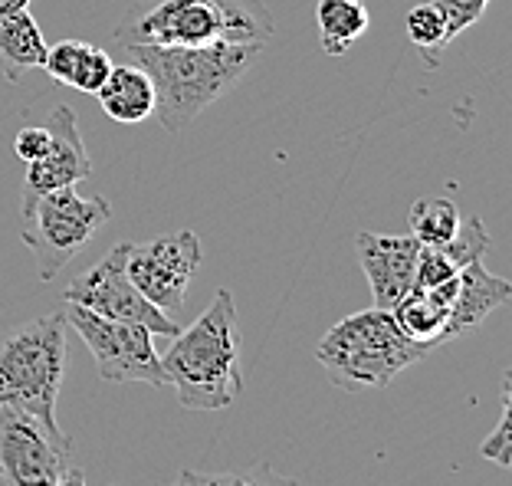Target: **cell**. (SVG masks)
Here are the masks:
<instances>
[{
	"label": "cell",
	"mask_w": 512,
	"mask_h": 486,
	"mask_svg": "<svg viewBox=\"0 0 512 486\" xmlns=\"http://www.w3.org/2000/svg\"><path fill=\"white\" fill-rule=\"evenodd\" d=\"M128 63L145 69L155 86V112L151 119L171 135L184 132L188 125L211 109L237 79L260 60L263 46L256 43H204V46H151L132 43L125 46Z\"/></svg>",
	"instance_id": "6da1fadb"
},
{
	"label": "cell",
	"mask_w": 512,
	"mask_h": 486,
	"mask_svg": "<svg viewBox=\"0 0 512 486\" xmlns=\"http://www.w3.org/2000/svg\"><path fill=\"white\" fill-rule=\"evenodd\" d=\"M161 368L188 411H224L243 395L240 329L230 289H217L201 319L174 335L171 349L161 355Z\"/></svg>",
	"instance_id": "7a4b0ae2"
},
{
	"label": "cell",
	"mask_w": 512,
	"mask_h": 486,
	"mask_svg": "<svg viewBox=\"0 0 512 486\" xmlns=\"http://www.w3.org/2000/svg\"><path fill=\"white\" fill-rule=\"evenodd\" d=\"M273 33L276 20L263 0H161L119 23L115 43L204 46L224 40L266 46Z\"/></svg>",
	"instance_id": "3957f363"
},
{
	"label": "cell",
	"mask_w": 512,
	"mask_h": 486,
	"mask_svg": "<svg viewBox=\"0 0 512 486\" xmlns=\"http://www.w3.org/2000/svg\"><path fill=\"white\" fill-rule=\"evenodd\" d=\"M424 355L427 349L407 342L391 312L378 306L335 322L316 345V362L342 391L388 388L407 365L421 362Z\"/></svg>",
	"instance_id": "277c9868"
},
{
	"label": "cell",
	"mask_w": 512,
	"mask_h": 486,
	"mask_svg": "<svg viewBox=\"0 0 512 486\" xmlns=\"http://www.w3.org/2000/svg\"><path fill=\"white\" fill-rule=\"evenodd\" d=\"M66 319L63 312L30 319L0 339V404L56 424V398L66 378Z\"/></svg>",
	"instance_id": "5b68a950"
},
{
	"label": "cell",
	"mask_w": 512,
	"mask_h": 486,
	"mask_svg": "<svg viewBox=\"0 0 512 486\" xmlns=\"http://www.w3.org/2000/svg\"><path fill=\"white\" fill-rule=\"evenodd\" d=\"M112 207L106 198H83L76 184L56 188L33 201L30 211H23L20 237L37 260L40 280H56L69 260L96 237L102 224H109Z\"/></svg>",
	"instance_id": "8992f818"
},
{
	"label": "cell",
	"mask_w": 512,
	"mask_h": 486,
	"mask_svg": "<svg viewBox=\"0 0 512 486\" xmlns=\"http://www.w3.org/2000/svg\"><path fill=\"white\" fill-rule=\"evenodd\" d=\"M63 319L79 332V339L86 342L92 362L99 368L102 381H145V385H168V375L161 368V355L151 345V332L132 322H115L99 316L86 306L66 303Z\"/></svg>",
	"instance_id": "52a82bcc"
},
{
	"label": "cell",
	"mask_w": 512,
	"mask_h": 486,
	"mask_svg": "<svg viewBox=\"0 0 512 486\" xmlns=\"http://www.w3.org/2000/svg\"><path fill=\"white\" fill-rule=\"evenodd\" d=\"M73 437L60 424L0 404V486H56L69 470Z\"/></svg>",
	"instance_id": "ba28073f"
},
{
	"label": "cell",
	"mask_w": 512,
	"mask_h": 486,
	"mask_svg": "<svg viewBox=\"0 0 512 486\" xmlns=\"http://www.w3.org/2000/svg\"><path fill=\"white\" fill-rule=\"evenodd\" d=\"M201 257V237L194 230H174L148 243H128L125 270L138 293L174 319L188 303V286Z\"/></svg>",
	"instance_id": "9c48e42d"
},
{
	"label": "cell",
	"mask_w": 512,
	"mask_h": 486,
	"mask_svg": "<svg viewBox=\"0 0 512 486\" xmlns=\"http://www.w3.org/2000/svg\"><path fill=\"white\" fill-rule=\"evenodd\" d=\"M125 250L128 243H115L89 273L76 276L66 289V303L86 306L115 322H132V326H142L151 335H168V339H174L178 335V322L165 316L158 306H151L135 289L132 276L125 270Z\"/></svg>",
	"instance_id": "30bf717a"
},
{
	"label": "cell",
	"mask_w": 512,
	"mask_h": 486,
	"mask_svg": "<svg viewBox=\"0 0 512 486\" xmlns=\"http://www.w3.org/2000/svg\"><path fill=\"white\" fill-rule=\"evenodd\" d=\"M43 125L50 129V148L37 161H30L27 171H23L20 214L30 211L33 201H40L43 194L92 178V161L83 145V135H79L76 112L69 106H56Z\"/></svg>",
	"instance_id": "8fae6325"
},
{
	"label": "cell",
	"mask_w": 512,
	"mask_h": 486,
	"mask_svg": "<svg viewBox=\"0 0 512 486\" xmlns=\"http://www.w3.org/2000/svg\"><path fill=\"white\" fill-rule=\"evenodd\" d=\"M355 250H358V260H362V270L368 276L375 306L391 312L414 289L421 243H417L411 234L381 237V234H368V230H362V234L355 237Z\"/></svg>",
	"instance_id": "7c38bea8"
},
{
	"label": "cell",
	"mask_w": 512,
	"mask_h": 486,
	"mask_svg": "<svg viewBox=\"0 0 512 486\" xmlns=\"http://www.w3.org/2000/svg\"><path fill=\"white\" fill-rule=\"evenodd\" d=\"M512 296V283L486 270L483 263H467L457 273V286L450 296V312H447V339L467 332L473 326L496 312L499 306H506Z\"/></svg>",
	"instance_id": "4fadbf2b"
},
{
	"label": "cell",
	"mask_w": 512,
	"mask_h": 486,
	"mask_svg": "<svg viewBox=\"0 0 512 486\" xmlns=\"http://www.w3.org/2000/svg\"><path fill=\"white\" fill-rule=\"evenodd\" d=\"M457 286V276L434 289L414 286L398 306L391 309L394 326L401 329L407 342L421 345V349H437L440 342H447V312H450V296Z\"/></svg>",
	"instance_id": "5bb4252c"
},
{
	"label": "cell",
	"mask_w": 512,
	"mask_h": 486,
	"mask_svg": "<svg viewBox=\"0 0 512 486\" xmlns=\"http://www.w3.org/2000/svg\"><path fill=\"white\" fill-rule=\"evenodd\" d=\"M96 96L102 112L122 125H138L155 112V86L145 76V69H138L135 63L112 66L109 79L96 89Z\"/></svg>",
	"instance_id": "9a60e30c"
},
{
	"label": "cell",
	"mask_w": 512,
	"mask_h": 486,
	"mask_svg": "<svg viewBox=\"0 0 512 486\" xmlns=\"http://www.w3.org/2000/svg\"><path fill=\"white\" fill-rule=\"evenodd\" d=\"M43 60H46V40L30 10H17L10 17H0V76L7 83H20L30 69H40Z\"/></svg>",
	"instance_id": "2e32d148"
},
{
	"label": "cell",
	"mask_w": 512,
	"mask_h": 486,
	"mask_svg": "<svg viewBox=\"0 0 512 486\" xmlns=\"http://www.w3.org/2000/svg\"><path fill=\"white\" fill-rule=\"evenodd\" d=\"M319 43L329 56H342L362 40L371 27V14L362 0H319L316 4Z\"/></svg>",
	"instance_id": "e0dca14e"
},
{
	"label": "cell",
	"mask_w": 512,
	"mask_h": 486,
	"mask_svg": "<svg viewBox=\"0 0 512 486\" xmlns=\"http://www.w3.org/2000/svg\"><path fill=\"white\" fill-rule=\"evenodd\" d=\"M407 224L421 247H444L460 224V211L450 198H421L407 211Z\"/></svg>",
	"instance_id": "ac0fdd59"
},
{
	"label": "cell",
	"mask_w": 512,
	"mask_h": 486,
	"mask_svg": "<svg viewBox=\"0 0 512 486\" xmlns=\"http://www.w3.org/2000/svg\"><path fill=\"white\" fill-rule=\"evenodd\" d=\"M407 27V40H411L417 50L424 53L427 66H437L440 63V53L447 50V23H444V14L434 7V0L430 4H421L414 7L411 14L404 20Z\"/></svg>",
	"instance_id": "d6986e66"
},
{
	"label": "cell",
	"mask_w": 512,
	"mask_h": 486,
	"mask_svg": "<svg viewBox=\"0 0 512 486\" xmlns=\"http://www.w3.org/2000/svg\"><path fill=\"white\" fill-rule=\"evenodd\" d=\"M168 486H306L302 480L283 477L270 464H256L243 473H197V470H181L178 480Z\"/></svg>",
	"instance_id": "ffe728a7"
},
{
	"label": "cell",
	"mask_w": 512,
	"mask_h": 486,
	"mask_svg": "<svg viewBox=\"0 0 512 486\" xmlns=\"http://www.w3.org/2000/svg\"><path fill=\"white\" fill-rule=\"evenodd\" d=\"M450 257V263L463 270L467 263H483L486 250H490V230L480 221V217H467V221H460L457 230H453V237L440 247Z\"/></svg>",
	"instance_id": "44dd1931"
},
{
	"label": "cell",
	"mask_w": 512,
	"mask_h": 486,
	"mask_svg": "<svg viewBox=\"0 0 512 486\" xmlns=\"http://www.w3.org/2000/svg\"><path fill=\"white\" fill-rule=\"evenodd\" d=\"M112 60H109V53L102 50V46H92V43H86L83 46V53H79V63H76V73H73V89H79V92H96L102 83L109 79V73H112Z\"/></svg>",
	"instance_id": "7402d4cb"
},
{
	"label": "cell",
	"mask_w": 512,
	"mask_h": 486,
	"mask_svg": "<svg viewBox=\"0 0 512 486\" xmlns=\"http://www.w3.org/2000/svg\"><path fill=\"white\" fill-rule=\"evenodd\" d=\"M499 398H503V411H499V421L493 427V434L480 444V454L486 460H493V464H499V467H509L512 464V441H509V427H512L509 424V404H512V398H509V375L503 378Z\"/></svg>",
	"instance_id": "603a6c76"
},
{
	"label": "cell",
	"mask_w": 512,
	"mask_h": 486,
	"mask_svg": "<svg viewBox=\"0 0 512 486\" xmlns=\"http://www.w3.org/2000/svg\"><path fill=\"white\" fill-rule=\"evenodd\" d=\"M83 46H86V40H60V43L46 46V60L40 69L53 79V83L69 86L73 83V73H76V63H79Z\"/></svg>",
	"instance_id": "cb8c5ba5"
},
{
	"label": "cell",
	"mask_w": 512,
	"mask_h": 486,
	"mask_svg": "<svg viewBox=\"0 0 512 486\" xmlns=\"http://www.w3.org/2000/svg\"><path fill=\"white\" fill-rule=\"evenodd\" d=\"M493 0H434V7L444 14L447 23V40L453 43L463 30H470L476 20L486 14Z\"/></svg>",
	"instance_id": "d4e9b609"
},
{
	"label": "cell",
	"mask_w": 512,
	"mask_h": 486,
	"mask_svg": "<svg viewBox=\"0 0 512 486\" xmlns=\"http://www.w3.org/2000/svg\"><path fill=\"white\" fill-rule=\"evenodd\" d=\"M457 273L460 270L450 263V257L440 247H421V253H417V280H414V286L434 289L440 283L453 280Z\"/></svg>",
	"instance_id": "484cf974"
},
{
	"label": "cell",
	"mask_w": 512,
	"mask_h": 486,
	"mask_svg": "<svg viewBox=\"0 0 512 486\" xmlns=\"http://www.w3.org/2000/svg\"><path fill=\"white\" fill-rule=\"evenodd\" d=\"M46 148H50V129H46V125H23V129L14 135V155L23 161V165L37 161Z\"/></svg>",
	"instance_id": "4316f807"
},
{
	"label": "cell",
	"mask_w": 512,
	"mask_h": 486,
	"mask_svg": "<svg viewBox=\"0 0 512 486\" xmlns=\"http://www.w3.org/2000/svg\"><path fill=\"white\" fill-rule=\"evenodd\" d=\"M17 10H30V0H0V17H10Z\"/></svg>",
	"instance_id": "83f0119b"
},
{
	"label": "cell",
	"mask_w": 512,
	"mask_h": 486,
	"mask_svg": "<svg viewBox=\"0 0 512 486\" xmlns=\"http://www.w3.org/2000/svg\"><path fill=\"white\" fill-rule=\"evenodd\" d=\"M56 486H86V480H83V470H76V467H69L63 477H60V483Z\"/></svg>",
	"instance_id": "f1b7e54d"
}]
</instances>
